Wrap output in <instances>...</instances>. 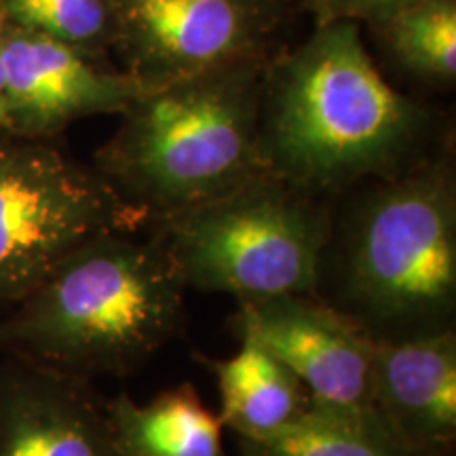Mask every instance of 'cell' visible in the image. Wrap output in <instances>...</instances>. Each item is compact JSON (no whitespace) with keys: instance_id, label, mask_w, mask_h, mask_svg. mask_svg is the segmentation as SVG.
I'll list each match as a JSON object with an SVG mask.
<instances>
[{"instance_id":"obj_11","label":"cell","mask_w":456,"mask_h":456,"mask_svg":"<svg viewBox=\"0 0 456 456\" xmlns=\"http://www.w3.org/2000/svg\"><path fill=\"white\" fill-rule=\"evenodd\" d=\"M372 403L419 456H446L456 440V332L376 340Z\"/></svg>"},{"instance_id":"obj_9","label":"cell","mask_w":456,"mask_h":456,"mask_svg":"<svg viewBox=\"0 0 456 456\" xmlns=\"http://www.w3.org/2000/svg\"><path fill=\"white\" fill-rule=\"evenodd\" d=\"M3 64L9 131L26 138L51 140L81 118L123 114L146 89L127 70L102 66L95 53L7 21Z\"/></svg>"},{"instance_id":"obj_6","label":"cell","mask_w":456,"mask_h":456,"mask_svg":"<svg viewBox=\"0 0 456 456\" xmlns=\"http://www.w3.org/2000/svg\"><path fill=\"white\" fill-rule=\"evenodd\" d=\"M142 226L98 169L51 140L0 131V313L85 243Z\"/></svg>"},{"instance_id":"obj_15","label":"cell","mask_w":456,"mask_h":456,"mask_svg":"<svg viewBox=\"0 0 456 456\" xmlns=\"http://www.w3.org/2000/svg\"><path fill=\"white\" fill-rule=\"evenodd\" d=\"M372 30L403 70L429 83H454L456 0H423Z\"/></svg>"},{"instance_id":"obj_4","label":"cell","mask_w":456,"mask_h":456,"mask_svg":"<svg viewBox=\"0 0 456 456\" xmlns=\"http://www.w3.org/2000/svg\"><path fill=\"white\" fill-rule=\"evenodd\" d=\"M269 57L148 87L94 167L146 224L212 201L265 171L260 95Z\"/></svg>"},{"instance_id":"obj_10","label":"cell","mask_w":456,"mask_h":456,"mask_svg":"<svg viewBox=\"0 0 456 456\" xmlns=\"http://www.w3.org/2000/svg\"><path fill=\"white\" fill-rule=\"evenodd\" d=\"M7 357L0 368V456H118L106 402L87 379Z\"/></svg>"},{"instance_id":"obj_7","label":"cell","mask_w":456,"mask_h":456,"mask_svg":"<svg viewBox=\"0 0 456 456\" xmlns=\"http://www.w3.org/2000/svg\"><path fill=\"white\" fill-rule=\"evenodd\" d=\"M114 47L144 87L265 55L273 0H110Z\"/></svg>"},{"instance_id":"obj_17","label":"cell","mask_w":456,"mask_h":456,"mask_svg":"<svg viewBox=\"0 0 456 456\" xmlns=\"http://www.w3.org/2000/svg\"><path fill=\"white\" fill-rule=\"evenodd\" d=\"M423 0H311L317 24L328 21H355L359 26H379L397 11L412 7Z\"/></svg>"},{"instance_id":"obj_18","label":"cell","mask_w":456,"mask_h":456,"mask_svg":"<svg viewBox=\"0 0 456 456\" xmlns=\"http://www.w3.org/2000/svg\"><path fill=\"white\" fill-rule=\"evenodd\" d=\"M3 41H4V21L0 17V131H9L7 104H4V64H3Z\"/></svg>"},{"instance_id":"obj_12","label":"cell","mask_w":456,"mask_h":456,"mask_svg":"<svg viewBox=\"0 0 456 456\" xmlns=\"http://www.w3.org/2000/svg\"><path fill=\"white\" fill-rule=\"evenodd\" d=\"M239 351L224 359L201 357L220 391V420L235 437H266L296 423L311 397L279 359L249 336H237Z\"/></svg>"},{"instance_id":"obj_5","label":"cell","mask_w":456,"mask_h":456,"mask_svg":"<svg viewBox=\"0 0 456 456\" xmlns=\"http://www.w3.org/2000/svg\"><path fill=\"white\" fill-rule=\"evenodd\" d=\"M332 209L330 199L262 171L212 201L148 226L186 289L271 298L317 294Z\"/></svg>"},{"instance_id":"obj_16","label":"cell","mask_w":456,"mask_h":456,"mask_svg":"<svg viewBox=\"0 0 456 456\" xmlns=\"http://www.w3.org/2000/svg\"><path fill=\"white\" fill-rule=\"evenodd\" d=\"M0 17L89 53L110 47L117 37L110 0H0Z\"/></svg>"},{"instance_id":"obj_8","label":"cell","mask_w":456,"mask_h":456,"mask_svg":"<svg viewBox=\"0 0 456 456\" xmlns=\"http://www.w3.org/2000/svg\"><path fill=\"white\" fill-rule=\"evenodd\" d=\"M237 336H249L288 366L311 406L376 412L372 370L376 340L355 319L315 294L239 300Z\"/></svg>"},{"instance_id":"obj_2","label":"cell","mask_w":456,"mask_h":456,"mask_svg":"<svg viewBox=\"0 0 456 456\" xmlns=\"http://www.w3.org/2000/svg\"><path fill=\"white\" fill-rule=\"evenodd\" d=\"M336 212L317 294L374 340L454 328L456 180L446 155L363 182Z\"/></svg>"},{"instance_id":"obj_3","label":"cell","mask_w":456,"mask_h":456,"mask_svg":"<svg viewBox=\"0 0 456 456\" xmlns=\"http://www.w3.org/2000/svg\"><path fill=\"white\" fill-rule=\"evenodd\" d=\"M184 292L151 226L106 232L0 313V353L81 379L127 376L178 332Z\"/></svg>"},{"instance_id":"obj_1","label":"cell","mask_w":456,"mask_h":456,"mask_svg":"<svg viewBox=\"0 0 456 456\" xmlns=\"http://www.w3.org/2000/svg\"><path fill=\"white\" fill-rule=\"evenodd\" d=\"M436 123L379 70L355 21L317 24L269 60L260 95L262 167L311 195L342 197L433 157Z\"/></svg>"},{"instance_id":"obj_14","label":"cell","mask_w":456,"mask_h":456,"mask_svg":"<svg viewBox=\"0 0 456 456\" xmlns=\"http://www.w3.org/2000/svg\"><path fill=\"white\" fill-rule=\"evenodd\" d=\"M239 456H419L376 412L311 406L298 420L266 437H235Z\"/></svg>"},{"instance_id":"obj_13","label":"cell","mask_w":456,"mask_h":456,"mask_svg":"<svg viewBox=\"0 0 456 456\" xmlns=\"http://www.w3.org/2000/svg\"><path fill=\"white\" fill-rule=\"evenodd\" d=\"M118 456H228L224 425L192 385L159 393L148 403L121 393L106 402Z\"/></svg>"}]
</instances>
